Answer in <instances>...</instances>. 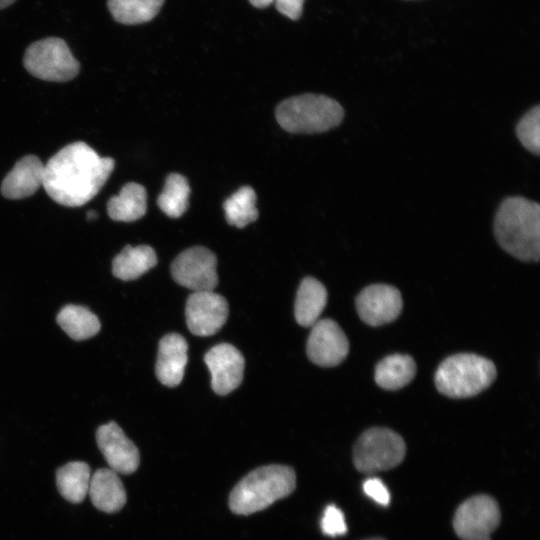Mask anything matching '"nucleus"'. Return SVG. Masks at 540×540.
Returning a JSON list of instances; mask_svg holds the SVG:
<instances>
[{"label":"nucleus","mask_w":540,"mask_h":540,"mask_svg":"<svg viewBox=\"0 0 540 540\" xmlns=\"http://www.w3.org/2000/svg\"><path fill=\"white\" fill-rule=\"evenodd\" d=\"M114 166V159L101 157L84 142H74L60 149L44 164L42 186L56 203L79 207L98 194Z\"/></svg>","instance_id":"f257e3e1"},{"label":"nucleus","mask_w":540,"mask_h":540,"mask_svg":"<svg viewBox=\"0 0 540 540\" xmlns=\"http://www.w3.org/2000/svg\"><path fill=\"white\" fill-rule=\"evenodd\" d=\"M499 246L524 262L540 258V205L522 196L505 198L498 206L493 223Z\"/></svg>","instance_id":"f03ea898"},{"label":"nucleus","mask_w":540,"mask_h":540,"mask_svg":"<svg viewBox=\"0 0 540 540\" xmlns=\"http://www.w3.org/2000/svg\"><path fill=\"white\" fill-rule=\"evenodd\" d=\"M295 487L296 474L290 466H261L249 472L234 486L229 495V507L237 515L253 514L287 497Z\"/></svg>","instance_id":"7ed1b4c3"},{"label":"nucleus","mask_w":540,"mask_h":540,"mask_svg":"<svg viewBox=\"0 0 540 540\" xmlns=\"http://www.w3.org/2000/svg\"><path fill=\"white\" fill-rule=\"evenodd\" d=\"M344 114L343 107L335 99L312 93L282 101L275 112L279 125L297 134L328 131L340 125Z\"/></svg>","instance_id":"20e7f679"},{"label":"nucleus","mask_w":540,"mask_h":540,"mask_svg":"<svg viewBox=\"0 0 540 540\" xmlns=\"http://www.w3.org/2000/svg\"><path fill=\"white\" fill-rule=\"evenodd\" d=\"M497 370L492 361L471 353L447 357L435 372L437 390L450 398H468L489 387Z\"/></svg>","instance_id":"39448f33"},{"label":"nucleus","mask_w":540,"mask_h":540,"mask_svg":"<svg viewBox=\"0 0 540 540\" xmlns=\"http://www.w3.org/2000/svg\"><path fill=\"white\" fill-rule=\"evenodd\" d=\"M23 65L34 77L52 82L70 81L80 71V63L67 43L58 37H47L30 44Z\"/></svg>","instance_id":"423d86ee"},{"label":"nucleus","mask_w":540,"mask_h":540,"mask_svg":"<svg viewBox=\"0 0 540 540\" xmlns=\"http://www.w3.org/2000/svg\"><path fill=\"white\" fill-rule=\"evenodd\" d=\"M406 454L403 438L388 428L364 431L353 449V463L365 474H373L399 465Z\"/></svg>","instance_id":"0eeeda50"},{"label":"nucleus","mask_w":540,"mask_h":540,"mask_svg":"<svg viewBox=\"0 0 540 540\" xmlns=\"http://www.w3.org/2000/svg\"><path fill=\"white\" fill-rule=\"evenodd\" d=\"M500 518L495 499L488 495H476L457 508L453 527L462 540H491L490 535L498 527Z\"/></svg>","instance_id":"6e6552de"},{"label":"nucleus","mask_w":540,"mask_h":540,"mask_svg":"<svg viewBox=\"0 0 540 540\" xmlns=\"http://www.w3.org/2000/svg\"><path fill=\"white\" fill-rule=\"evenodd\" d=\"M217 258L209 249L195 246L182 251L171 264L175 282L195 291H213L218 284Z\"/></svg>","instance_id":"1a4fd4ad"},{"label":"nucleus","mask_w":540,"mask_h":540,"mask_svg":"<svg viewBox=\"0 0 540 540\" xmlns=\"http://www.w3.org/2000/svg\"><path fill=\"white\" fill-rule=\"evenodd\" d=\"M226 299L213 291H195L187 299V327L196 336H211L218 332L228 318Z\"/></svg>","instance_id":"9d476101"},{"label":"nucleus","mask_w":540,"mask_h":540,"mask_svg":"<svg viewBox=\"0 0 540 540\" xmlns=\"http://www.w3.org/2000/svg\"><path fill=\"white\" fill-rule=\"evenodd\" d=\"M306 351L309 359L322 367L340 364L349 352V342L340 326L332 319H322L312 325Z\"/></svg>","instance_id":"9b49d317"},{"label":"nucleus","mask_w":540,"mask_h":540,"mask_svg":"<svg viewBox=\"0 0 540 540\" xmlns=\"http://www.w3.org/2000/svg\"><path fill=\"white\" fill-rule=\"evenodd\" d=\"M402 296L391 285L373 284L365 287L356 298L360 318L370 326L394 321L402 311Z\"/></svg>","instance_id":"f8f14e48"},{"label":"nucleus","mask_w":540,"mask_h":540,"mask_svg":"<svg viewBox=\"0 0 540 540\" xmlns=\"http://www.w3.org/2000/svg\"><path fill=\"white\" fill-rule=\"evenodd\" d=\"M211 374V386L218 395H226L239 387L243 380L245 360L233 345L221 343L204 356Z\"/></svg>","instance_id":"ddd939ff"},{"label":"nucleus","mask_w":540,"mask_h":540,"mask_svg":"<svg viewBox=\"0 0 540 540\" xmlns=\"http://www.w3.org/2000/svg\"><path fill=\"white\" fill-rule=\"evenodd\" d=\"M96 442L110 469L125 475L137 470L140 464L139 450L116 422L99 426Z\"/></svg>","instance_id":"4468645a"},{"label":"nucleus","mask_w":540,"mask_h":540,"mask_svg":"<svg viewBox=\"0 0 540 540\" xmlns=\"http://www.w3.org/2000/svg\"><path fill=\"white\" fill-rule=\"evenodd\" d=\"M187 351L188 344L180 334L170 333L161 338L155 373L163 385L175 387L181 383L188 361Z\"/></svg>","instance_id":"2eb2a0df"},{"label":"nucleus","mask_w":540,"mask_h":540,"mask_svg":"<svg viewBox=\"0 0 540 540\" xmlns=\"http://www.w3.org/2000/svg\"><path fill=\"white\" fill-rule=\"evenodd\" d=\"M44 164L35 155L19 159L1 184L2 195L11 200L32 196L42 185Z\"/></svg>","instance_id":"dca6fc26"},{"label":"nucleus","mask_w":540,"mask_h":540,"mask_svg":"<svg viewBox=\"0 0 540 540\" xmlns=\"http://www.w3.org/2000/svg\"><path fill=\"white\" fill-rule=\"evenodd\" d=\"M88 494L92 504L105 513H115L126 503V491L118 473L100 468L91 476Z\"/></svg>","instance_id":"f3484780"},{"label":"nucleus","mask_w":540,"mask_h":540,"mask_svg":"<svg viewBox=\"0 0 540 540\" xmlns=\"http://www.w3.org/2000/svg\"><path fill=\"white\" fill-rule=\"evenodd\" d=\"M327 302V290L313 277L304 278L297 290L294 314L301 326H312L318 321Z\"/></svg>","instance_id":"a211bd4d"},{"label":"nucleus","mask_w":540,"mask_h":540,"mask_svg":"<svg viewBox=\"0 0 540 540\" xmlns=\"http://www.w3.org/2000/svg\"><path fill=\"white\" fill-rule=\"evenodd\" d=\"M146 210V189L135 182L125 184L120 193L107 202V213L114 221H136L145 215Z\"/></svg>","instance_id":"6ab92c4d"},{"label":"nucleus","mask_w":540,"mask_h":540,"mask_svg":"<svg viewBox=\"0 0 540 540\" xmlns=\"http://www.w3.org/2000/svg\"><path fill=\"white\" fill-rule=\"evenodd\" d=\"M157 264L154 249L148 245L125 246L113 259L112 273L123 281L135 280Z\"/></svg>","instance_id":"aec40b11"},{"label":"nucleus","mask_w":540,"mask_h":540,"mask_svg":"<svg viewBox=\"0 0 540 540\" xmlns=\"http://www.w3.org/2000/svg\"><path fill=\"white\" fill-rule=\"evenodd\" d=\"M416 374L414 359L406 354L383 358L375 368V382L385 390H397L412 381Z\"/></svg>","instance_id":"412c9836"},{"label":"nucleus","mask_w":540,"mask_h":540,"mask_svg":"<svg viewBox=\"0 0 540 540\" xmlns=\"http://www.w3.org/2000/svg\"><path fill=\"white\" fill-rule=\"evenodd\" d=\"M91 470L87 463L72 461L56 471V485L63 498L81 503L88 494Z\"/></svg>","instance_id":"4be33fe9"},{"label":"nucleus","mask_w":540,"mask_h":540,"mask_svg":"<svg viewBox=\"0 0 540 540\" xmlns=\"http://www.w3.org/2000/svg\"><path fill=\"white\" fill-rule=\"evenodd\" d=\"M57 323L73 340L81 341L95 336L101 324L87 307L68 304L57 315Z\"/></svg>","instance_id":"5701e85b"},{"label":"nucleus","mask_w":540,"mask_h":540,"mask_svg":"<svg viewBox=\"0 0 540 540\" xmlns=\"http://www.w3.org/2000/svg\"><path fill=\"white\" fill-rule=\"evenodd\" d=\"M164 0H107V7L118 23L136 25L152 20Z\"/></svg>","instance_id":"b1692460"},{"label":"nucleus","mask_w":540,"mask_h":540,"mask_svg":"<svg viewBox=\"0 0 540 540\" xmlns=\"http://www.w3.org/2000/svg\"><path fill=\"white\" fill-rule=\"evenodd\" d=\"M190 186L187 179L178 173L167 176L163 191L157 199L159 208L171 218H179L188 208Z\"/></svg>","instance_id":"393cba45"},{"label":"nucleus","mask_w":540,"mask_h":540,"mask_svg":"<svg viewBox=\"0 0 540 540\" xmlns=\"http://www.w3.org/2000/svg\"><path fill=\"white\" fill-rule=\"evenodd\" d=\"M256 193L250 186H242L224 203L226 220L230 225L243 228L258 218Z\"/></svg>","instance_id":"a878e982"},{"label":"nucleus","mask_w":540,"mask_h":540,"mask_svg":"<svg viewBox=\"0 0 540 540\" xmlns=\"http://www.w3.org/2000/svg\"><path fill=\"white\" fill-rule=\"evenodd\" d=\"M516 136L522 146L529 152L539 155L540 152V106L529 109L515 127Z\"/></svg>","instance_id":"bb28decb"},{"label":"nucleus","mask_w":540,"mask_h":540,"mask_svg":"<svg viewBox=\"0 0 540 540\" xmlns=\"http://www.w3.org/2000/svg\"><path fill=\"white\" fill-rule=\"evenodd\" d=\"M321 529L331 537L345 534L347 526L343 512L333 504L327 506L321 519Z\"/></svg>","instance_id":"cd10ccee"},{"label":"nucleus","mask_w":540,"mask_h":540,"mask_svg":"<svg viewBox=\"0 0 540 540\" xmlns=\"http://www.w3.org/2000/svg\"><path fill=\"white\" fill-rule=\"evenodd\" d=\"M364 493L380 505L387 506L390 503V493L385 484L379 478H368L363 483Z\"/></svg>","instance_id":"c85d7f7f"},{"label":"nucleus","mask_w":540,"mask_h":540,"mask_svg":"<svg viewBox=\"0 0 540 540\" xmlns=\"http://www.w3.org/2000/svg\"><path fill=\"white\" fill-rule=\"evenodd\" d=\"M305 0H275L277 10L284 16L296 20L303 10Z\"/></svg>","instance_id":"c756f323"},{"label":"nucleus","mask_w":540,"mask_h":540,"mask_svg":"<svg viewBox=\"0 0 540 540\" xmlns=\"http://www.w3.org/2000/svg\"><path fill=\"white\" fill-rule=\"evenodd\" d=\"M250 3L257 7V8H264L269 6L271 3L275 2V0H249Z\"/></svg>","instance_id":"7c9ffc66"},{"label":"nucleus","mask_w":540,"mask_h":540,"mask_svg":"<svg viewBox=\"0 0 540 540\" xmlns=\"http://www.w3.org/2000/svg\"><path fill=\"white\" fill-rule=\"evenodd\" d=\"M16 0H0V10L10 6L13 4Z\"/></svg>","instance_id":"2f4dec72"},{"label":"nucleus","mask_w":540,"mask_h":540,"mask_svg":"<svg viewBox=\"0 0 540 540\" xmlns=\"http://www.w3.org/2000/svg\"><path fill=\"white\" fill-rule=\"evenodd\" d=\"M97 217V213L94 210H90L87 213V219L88 220H94Z\"/></svg>","instance_id":"473e14b6"},{"label":"nucleus","mask_w":540,"mask_h":540,"mask_svg":"<svg viewBox=\"0 0 540 540\" xmlns=\"http://www.w3.org/2000/svg\"><path fill=\"white\" fill-rule=\"evenodd\" d=\"M366 540H384L382 538H370V539H366Z\"/></svg>","instance_id":"72a5a7b5"}]
</instances>
